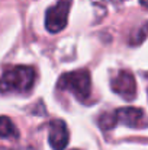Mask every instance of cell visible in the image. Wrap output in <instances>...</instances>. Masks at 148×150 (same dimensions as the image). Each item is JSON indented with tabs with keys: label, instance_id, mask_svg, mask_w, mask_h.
<instances>
[{
	"label": "cell",
	"instance_id": "obj_3",
	"mask_svg": "<svg viewBox=\"0 0 148 150\" xmlns=\"http://www.w3.org/2000/svg\"><path fill=\"white\" fill-rule=\"evenodd\" d=\"M70 7H71V0H60L57 4H54L47 10L45 26L49 32L57 34L67 26Z\"/></svg>",
	"mask_w": 148,
	"mask_h": 150
},
{
	"label": "cell",
	"instance_id": "obj_1",
	"mask_svg": "<svg viewBox=\"0 0 148 150\" xmlns=\"http://www.w3.org/2000/svg\"><path fill=\"white\" fill-rule=\"evenodd\" d=\"M36 73L29 66H15L7 69L0 77V92L26 93L34 88Z\"/></svg>",
	"mask_w": 148,
	"mask_h": 150
},
{
	"label": "cell",
	"instance_id": "obj_5",
	"mask_svg": "<svg viewBox=\"0 0 148 150\" xmlns=\"http://www.w3.org/2000/svg\"><path fill=\"white\" fill-rule=\"evenodd\" d=\"M115 115H116L118 122L125 124V125L132 127V128H144L148 125L147 115L140 108H134V106L121 108L115 112Z\"/></svg>",
	"mask_w": 148,
	"mask_h": 150
},
{
	"label": "cell",
	"instance_id": "obj_7",
	"mask_svg": "<svg viewBox=\"0 0 148 150\" xmlns=\"http://www.w3.org/2000/svg\"><path fill=\"white\" fill-rule=\"evenodd\" d=\"M19 131L9 117H0V137L1 139H18Z\"/></svg>",
	"mask_w": 148,
	"mask_h": 150
},
{
	"label": "cell",
	"instance_id": "obj_4",
	"mask_svg": "<svg viewBox=\"0 0 148 150\" xmlns=\"http://www.w3.org/2000/svg\"><path fill=\"white\" fill-rule=\"evenodd\" d=\"M112 91L115 93H118L121 98L126 100L135 99L137 95V83H135V77L131 71L126 70H121L113 79H112Z\"/></svg>",
	"mask_w": 148,
	"mask_h": 150
},
{
	"label": "cell",
	"instance_id": "obj_9",
	"mask_svg": "<svg viewBox=\"0 0 148 150\" xmlns=\"http://www.w3.org/2000/svg\"><path fill=\"white\" fill-rule=\"evenodd\" d=\"M140 3H141V6H144V7H148V0H140Z\"/></svg>",
	"mask_w": 148,
	"mask_h": 150
},
{
	"label": "cell",
	"instance_id": "obj_8",
	"mask_svg": "<svg viewBox=\"0 0 148 150\" xmlns=\"http://www.w3.org/2000/svg\"><path fill=\"white\" fill-rule=\"evenodd\" d=\"M116 122H118V121H116V115H115V112H113V114H105V115H102V117H100V121H99L100 127L105 128V130L112 128Z\"/></svg>",
	"mask_w": 148,
	"mask_h": 150
},
{
	"label": "cell",
	"instance_id": "obj_6",
	"mask_svg": "<svg viewBox=\"0 0 148 150\" xmlns=\"http://www.w3.org/2000/svg\"><path fill=\"white\" fill-rule=\"evenodd\" d=\"M68 130L64 121L61 120H54L49 124V134H48V140L49 144L54 150H64L68 144Z\"/></svg>",
	"mask_w": 148,
	"mask_h": 150
},
{
	"label": "cell",
	"instance_id": "obj_2",
	"mask_svg": "<svg viewBox=\"0 0 148 150\" xmlns=\"http://www.w3.org/2000/svg\"><path fill=\"white\" fill-rule=\"evenodd\" d=\"M58 89L71 92L77 99H87L92 93V79L86 70H74L65 73L58 80Z\"/></svg>",
	"mask_w": 148,
	"mask_h": 150
}]
</instances>
